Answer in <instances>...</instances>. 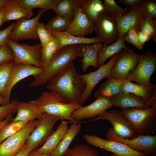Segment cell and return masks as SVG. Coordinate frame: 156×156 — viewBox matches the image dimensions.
Instances as JSON below:
<instances>
[{"label": "cell", "instance_id": "cell-12", "mask_svg": "<svg viewBox=\"0 0 156 156\" xmlns=\"http://www.w3.org/2000/svg\"><path fill=\"white\" fill-rule=\"evenodd\" d=\"M83 137L89 144L111 152L115 156H149L144 152L135 151L120 142L103 139L95 135L86 134Z\"/></svg>", "mask_w": 156, "mask_h": 156}, {"label": "cell", "instance_id": "cell-15", "mask_svg": "<svg viewBox=\"0 0 156 156\" xmlns=\"http://www.w3.org/2000/svg\"><path fill=\"white\" fill-rule=\"evenodd\" d=\"M94 25L97 37L104 43L109 44L119 38L116 18L107 13L101 14Z\"/></svg>", "mask_w": 156, "mask_h": 156}, {"label": "cell", "instance_id": "cell-38", "mask_svg": "<svg viewBox=\"0 0 156 156\" xmlns=\"http://www.w3.org/2000/svg\"><path fill=\"white\" fill-rule=\"evenodd\" d=\"M13 65V61L0 64V95L3 97Z\"/></svg>", "mask_w": 156, "mask_h": 156}, {"label": "cell", "instance_id": "cell-17", "mask_svg": "<svg viewBox=\"0 0 156 156\" xmlns=\"http://www.w3.org/2000/svg\"><path fill=\"white\" fill-rule=\"evenodd\" d=\"M129 8V11L127 14L116 18L119 37L127 33L129 29L132 27L135 28L138 31H140L141 23L146 16L141 4Z\"/></svg>", "mask_w": 156, "mask_h": 156}, {"label": "cell", "instance_id": "cell-20", "mask_svg": "<svg viewBox=\"0 0 156 156\" xmlns=\"http://www.w3.org/2000/svg\"><path fill=\"white\" fill-rule=\"evenodd\" d=\"M69 127L68 122L62 121L45 142L40 148L34 151L38 153L50 155L65 136Z\"/></svg>", "mask_w": 156, "mask_h": 156}, {"label": "cell", "instance_id": "cell-1", "mask_svg": "<svg viewBox=\"0 0 156 156\" xmlns=\"http://www.w3.org/2000/svg\"><path fill=\"white\" fill-rule=\"evenodd\" d=\"M80 75L72 62L49 81L46 88L57 94L64 103L79 104L86 86Z\"/></svg>", "mask_w": 156, "mask_h": 156}, {"label": "cell", "instance_id": "cell-18", "mask_svg": "<svg viewBox=\"0 0 156 156\" xmlns=\"http://www.w3.org/2000/svg\"><path fill=\"white\" fill-rule=\"evenodd\" d=\"M112 106L110 98L99 97L91 104L84 106H82L75 110L72 113L71 116L75 122L93 118Z\"/></svg>", "mask_w": 156, "mask_h": 156}, {"label": "cell", "instance_id": "cell-19", "mask_svg": "<svg viewBox=\"0 0 156 156\" xmlns=\"http://www.w3.org/2000/svg\"><path fill=\"white\" fill-rule=\"evenodd\" d=\"M94 30V23L76 6L73 22L69 28L65 31L73 35L83 37Z\"/></svg>", "mask_w": 156, "mask_h": 156}, {"label": "cell", "instance_id": "cell-28", "mask_svg": "<svg viewBox=\"0 0 156 156\" xmlns=\"http://www.w3.org/2000/svg\"><path fill=\"white\" fill-rule=\"evenodd\" d=\"M103 43L97 42L92 45L80 44L83 57L81 60V67L84 73L86 72L89 66H92L96 68H98L97 64L98 53Z\"/></svg>", "mask_w": 156, "mask_h": 156}, {"label": "cell", "instance_id": "cell-34", "mask_svg": "<svg viewBox=\"0 0 156 156\" xmlns=\"http://www.w3.org/2000/svg\"><path fill=\"white\" fill-rule=\"evenodd\" d=\"M73 19H69L60 16L56 15L51 18L46 25L47 27L51 30L59 32L66 31L71 25Z\"/></svg>", "mask_w": 156, "mask_h": 156}, {"label": "cell", "instance_id": "cell-23", "mask_svg": "<svg viewBox=\"0 0 156 156\" xmlns=\"http://www.w3.org/2000/svg\"><path fill=\"white\" fill-rule=\"evenodd\" d=\"M76 6L94 23L101 14L104 12L101 0H73Z\"/></svg>", "mask_w": 156, "mask_h": 156}, {"label": "cell", "instance_id": "cell-44", "mask_svg": "<svg viewBox=\"0 0 156 156\" xmlns=\"http://www.w3.org/2000/svg\"><path fill=\"white\" fill-rule=\"evenodd\" d=\"M138 31L133 27L130 28L128 30L126 37V40L130 43L140 50L143 49L140 44L138 38Z\"/></svg>", "mask_w": 156, "mask_h": 156}, {"label": "cell", "instance_id": "cell-5", "mask_svg": "<svg viewBox=\"0 0 156 156\" xmlns=\"http://www.w3.org/2000/svg\"><path fill=\"white\" fill-rule=\"evenodd\" d=\"M37 120L36 126L28 137L25 143L31 151L45 142L54 131V125L60 120L56 116L45 112H43Z\"/></svg>", "mask_w": 156, "mask_h": 156}, {"label": "cell", "instance_id": "cell-30", "mask_svg": "<svg viewBox=\"0 0 156 156\" xmlns=\"http://www.w3.org/2000/svg\"><path fill=\"white\" fill-rule=\"evenodd\" d=\"M80 123L73 122L69 127L67 133L53 151L51 156H63L68 150L72 141L81 130Z\"/></svg>", "mask_w": 156, "mask_h": 156}, {"label": "cell", "instance_id": "cell-8", "mask_svg": "<svg viewBox=\"0 0 156 156\" xmlns=\"http://www.w3.org/2000/svg\"><path fill=\"white\" fill-rule=\"evenodd\" d=\"M105 137L106 140L120 142L135 151L144 152L148 155H156V135H141L131 139L124 138L117 135L110 128Z\"/></svg>", "mask_w": 156, "mask_h": 156}, {"label": "cell", "instance_id": "cell-47", "mask_svg": "<svg viewBox=\"0 0 156 156\" xmlns=\"http://www.w3.org/2000/svg\"><path fill=\"white\" fill-rule=\"evenodd\" d=\"M142 0H119L118 3L120 4L125 5L126 8H129L130 6L141 4Z\"/></svg>", "mask_w": 156, "mask_h": 156}, {"label": "cell", "instance_id": "cell-6", "mask_svg": "<svg viewBox=\"0 0 156 156\" xmlns=\"http://www.w3.org/2000/svg\"><path fill=\"white\" fill-rule=\"evenodd\" d=\"M7 44L13 54L14 64H29L44 68L40 44L35 45L19 44L9 39Z\"/></svg>", "mask_w": 156, "mask_h": 156}, {"label": "cell", "instance_id": "cell-46", "mask_svg": "<svg viewBox=\"0 0 156 156\" xmlns=\"http://www.w3.org/2000/svg\"><path fill=\"white\" fill-rule=\"evenodd\" d=\"M137 34L139 42L142 47L146 42L149 41L151 38L150 36L144 33L141 31H138Z\"/></svg>", "mask_w": 156, "mask_h": 156}, {"label": "cell", "instance_id": "cell-25", "mask_svg": "<svg viewBox=\"0 0 156 156\" xmlns=\"http://www.w3.org/2000/svg\"><path fill=\"white\" fill-rule=\"evenodd\" d=\"M126 35L127 33L124 34L110 45L103 44L98 53L97 64L98 67L104 65L111 57L118 53L122 49L127 47L125 44Z\"/></svg>", "mask_w": 156, "mask_h": 156}, {"label": "cell", "instance_id": "cell-3", "mask_svg": "<svg viewBox=\"0 0 156 156\" xmlns=\"http://www.w3.org/2000/svg\"><path fill=\"white\" fill-rule=\"evenodd\" d=\"M35 101L42 112L53 115L60 120L75 121L71 117L72 112L82 106L77 104H66L62 102L55 93L46 91L43 92Z\"/></svg>", "mask_w": 156, "mask_h": 156}, {"label": "cell", "instance_id": "cell-51", "mask_svg": "<svg viewBox=\"0 0 156 156\" xmlns=\"http://www.w3.org/2000/svg\"><path fill=\"white\" fill-rule=\"evenodd\" d=\"M29 156H51L49 154H40L35 152L34 151H31L29 155Z\"/></svg>", "mask_w": 156, "mask_h": 156}, {"label": "cell", "instance_id": "cell-52", "mask_svg": "<svg viewBox=\"0 0 156 156\" xmlns=\"http://www.w3.org/2000/svg\"><path fill=\"white\" fill-rule=\"evenodd\" d=\"M3 6L0 7V27L4 22Z\"/></svg>", "mask_w": 156, "mask_h": 156}, {"label": "cell", "instance_id": "cell-11", "mask_svg": "<svg viewBox=\"0 0 156 156\" xmlns=\"http://www.w3.org/2000/svg\"><path fill=\"white\" fill-rule=\"evenodd\" d=\"M101 119L109 121L112 125L114 132L119 137L131 139L137 136L130 122L120 111L113 109L105 110L88 122Z\"/></svg>", "mask_w": 156, "mask_h": 156}, {"label": "cell", "instance_id": "cell-45", "mask_svg": "<svg viewBox=\"0 0 156 156\" xmlns=\"http://www.w3.org/2000/svg\"><path fill=\"white\" fill-rule=\"evenodd\" d=\"M15 24L16 23L13 22L5 29L0 30V46L7 44L9 36Z\"/></svg>", "mask_w": 156, "mask_h": 156}, {"label": "cell", "instance_id": "cell-41", "mask_svg": "<svg viewBox=\"0 0 156 156\" xmlns=\"http://www.w3.org/2000/svg\"><path fill=\"white\" fill-rule=\"evenodd\" d=\"M18 102L17 100L13 99L8 104L0 106V122L10 114L17 112Z\"/></svg>", "mask_w": 156, "mask_h": 156}, {"label": "cell", "instance_id": "cell-4", "mask_svg": "<svg viewBox=\"0 0 156 156\" xmlns=\"http://www.w3.org/2000/svg\"><path fill=\"white\" fill-rule=\"evenodd\" d=\"M131 124L137 135L153 133L156 127V109L132 108L120 111Z\"/></svg>", "mask_w": 156, "mask_h": 156}, {"label": "cell", "instance_id": "cell-29", "mask_svg": "<svg viewBox=\"0 0 156 156\" xmlns=\"http://www.w3.org/2000/svg\"><path fill=\"white\" fill-rule=\"evenodd\" d=\"M122 81L109 76L96 91L94 97L95 98L100 96L110 98L122 93L121 89Z\"/></svg>", "mask_w": 156, "mask_h": 156}, {"label": "cell", "instance_id": "cell-27", "mask_svg": "<svg viewBox=\"0 0 156 156\" xmlns=\"http://www.w3.org/2000/svg\"><path fill=\"white\" fill-rule=\"evenodd\" d=\"M52 36L57 40L59 49L62 47L71 44H90L102 42L98 37L87 38L73 35L65 31L59 32L55 30H51Z\"/></svg>", "mask_w": 156, "mask_h": 156}, {"label": "cell", "instance_id": "cell-53", "mask_svg": "<svg viewBox=\"0 0 156 156\" xmlns=\"http://www.w3.org/2000/svg\"><path fill=\"white\" fill-rule=\"evenodd\" d=\"M8 104L5 101L3 97L0 95V105L3 106L6 105Z\"/></svg>", "mask_w": 156, "mask_h": 156}, {"label": "cell", "instance_id": "cell-13", "mask_svg": "<svg viewBox=\"0 0 156 156\" xmlns=\"http://www.w3.org/2000/svg\"><path fill=\"white\" fill-rule=\"evenodd\" d=\"M117 56L118 53L114 55L109 62L99 67L96 70L87 74H80L86 86L79 101V105L82 106L90 96L94 88L101 81L109 76Z\"/></svg>", "mask_w": 156, "mask_h": 156}, {"label": "cell", "instance_id": "cell-40", "mask_svg": "<svg viewBox=\"0 0 156 156\" xmlns=\"http://www.w3.org/2000/svg\"><path fill=\"white\" fill-rule=\"evenodd\" d=\"M37 31L42 47L45 46L53 36L51 30L42 23L39 22L36 27Z\"/></svg>", "mask_w": 156, "mask_h": 156}, {"label": "cell", "instance_id": "cell-16", "mask_svg": "<svg viewBox=\"0 0 156 156\" xmlns=\"http://www.w3.org/2000/svg\"><path fill=\"white\" fill-rule=\"evenodd\" d=\"M43 69L29 64H14L3 96L5 102L8 103L10 102L12 90L18 82L30 76H33L34 78L37 77L42 73Z\"/></svg>", "mask_w": 156, "mask_h": 156}, {"label": "cell", "instance_id": "cell-39", "mask_svg": "<svg viewBox=\"0 0 156 156\" xmlns=\"http://www.w3.org/2000/svg\"><path fill=\"white\" fill-rule=\"evenodd\" d=\"M140 31L150 36L156 42V20L145 16L140 25Z\"/></svg>", "mask_w": 156, "mask_h": 156}, {"label": "cell", "instance_id": "cell-35", "mask_svg": "<svg viewBox=\"0 0 156 156\" xmlns=\"http://www.w3.org/2000/svg\"><path fill=\"white\" fill-rule=\"evenodd\" d=\"M29 122L11 121L7 124L0 130V144L21 129Z\"/></svg>", "mask_w": 156, "mask_h": 156}, {"label": "cell", "instance_id": "cell-24", "mask_svg": "<svg viewBox=\"0 0 156 156\" xmlns=\"http://www.w3.org/2000/svg\"><path fill=\"white\" fill-rule=\"evenodd\" d=\"M110 98L113 106L122 110L132 108H149L145 105L141 97L131 93H122Z\"/></svg>", "mask_w": 156, "mask_h": 156}, {"label": "cell", "instance_id": "cell-31", "mask_svg": "<svg viewBox=\"0 0 156 156\" xmlns=\"http://www.w3.org/2000/svg\"><path fill=\"white\" fill-rule=\"evenodd\" d=\"M76 6L73 0H59L54 10L57 15L69 19H73Z\"/></svg>", "mask_w": 156, "mask_h": 156}, {"label": "cell", "instance_id": "cell-7", "mask_svg": "<svg viewBox=\"0 0 156 156\" xmlns=\"http://www.w3.org/2000/svg\"><path fill=\"white\" fill-rule=\"evenodd\" d=\"M156 69V53L148 51L139 55L137 65L129 75L127 79L135 81L137 84L148 87L155 85L151 83L150 79Z\"/></svg>", "mask_w": 156, "mask_h": 156}, {"label": "cell", "instance_id": "cell-48", "mask_svg": "<svg viewBox=\"0 0 156 156\" xmlns=\"http://www.w3.org/2000/svg\"><path fill=\"white\" fill-rule=\"evenodd\" d=\"M144 104L148 107L156 109V92L154 93L150 99Z\"/></svg>", "mask_w": 156, "mask_h": 156}, {"label": "cell", "instance_id": "cell-49", "mask_svg": "<svg viewBox=\"0 0 156 156\" xmlns=\"http://www.w3.org/2000/svg\"><path fill=\"white\" fill-rule=\"evenodd\" d=\"M31 151L25 144L18 153L15 156H29Z\"/></svg>", "mask_w": 156, "mask_h": 156}, {"label": "cell", "instance_id": "cell-37", "mask_svg": "<svg viewBox=\"0 0 156 156\" xmlns=\"http://www.w3.org/2000/svg\"><path fill=\"white\" fill-rule=\"evenodd\" d=\"M104 12L115 18L123 16L129 11V8H123L118 5L114 0H104Z\"/></svg>", "mask_w": 156, "mask_h": 156}, {"label": "cell", "instance_id": "cell-43", "mask_svg": "<svg viewBox=\"0 0 156 156\" xmlns=\"http://www.w3.org/2000/svg\"><path fill=\"white\" fill-rule=\"evenodd\" d=\"M12 51L8 44L0 46V64L13 61Z\"/></svg>", "mask_w": 156, "mask_h": 156}, {"label": "cell", "instance_id": "cell-10", "mask_svg": "<svg viewBox=\"0 0 156 156\" xmlns=\"http://www.w3.org/2000/svg\"><path fill=\"white\" fill-rule=\"evenodd\" d=\"M139 55L127 47L122 49L118 53L109 76L117 79H127L137 65Z\"/></svg>", "mask_w": 156, "mask_h": 156}, {"label": "cell", "instance_id": "cell-55", "mask_svg": "<svg viewBox=\"0 0 156 156\" xmlns=\"http://www.w3.org/2000/svg\"><path fill=\"white\" fill-rule=\"evenodd\" d=\"M110 156H115L114 154H111Z\"/></svg>", "mask_w": 156, "mask_h": 156}, {"label": "cell", "instance_id": "cell-32", "mask_svg": "<svg viewBox=\"0 0 156 156\" xmlns=\"http://www.w3.org/2000/svg\"><path fill=\"white\" fill-rule=\"evenodd\" d=\"M59 0H18L23 8L30 10L40 8L47 11L54 10Z\"/></svg>", "mask_w": 156, "mask_h": 156}, {"label": "cell", "instance_id": "cell-22", "mask_svg": "<svg viewBox=\"0 0 156 156\" xmlns=\"http://www.w3.org/2000/svg\"><path fill=\"white\" fill-rule=\"evenodd\" d=\"M17 114L12 121L29 122L38 118L43 113L38 107L35 100L18 102Z\"/></svg>", "mask_w": 156, "mask_h": 156}, {"label": "cell", "instance_id": "cell-26", "mask_svg": "<svg viewBox=\"0 0 156 156\" xmlns=\"http://www.w3.org/2000/svg\"><path fill=\"white\" fill-rule=\"evenodd\" d=\"M121 89L122 93H131L141 97L145 103L150 99L156 92V85L148 87L133 83L126 79L122 81Z\"/></svg>", "mask_w": 156, "mask_h": 156}, {"label": "cell", "instance_id": "cell-33", "mask_svg": "<svg viewBox=\"0 0 156 156\" xmlns=\"http://www.w3.org/2000/svg\"><path fill=\"white\" fill-rule=\"evenodd\" d=\"M58 49V41L53 36L46 45L42 47L41 57L44 68L47 66Z\"/></svg>", "mask_w": 156, "mask_h": 156}, {"label": "cell", "instance_id": "cell-50", "mask_svg": "<svg viewBox=\"0 0 156 156\" xmlns=\"http://www.w3.org/2000/svg\"><path fill=\"white\" fill-rule=\"evenodd\" d=\"M13 118L12 114H11L8 116L3 120L0 122V130L7 124L12 121Z\"/></svg>", "mask_w": 156, "mask_h": 156}, {"label": "cell", "instance_id": "cell-36", "mask_svg": "<svg viewBox=\"0 0 156 156\" xmlns=\"http://www.w3.org/2000/svg\"><path fill=\"white\" fill-rule=\"evenodd\" d=\"M65 156H99L98 151L87 145H75L68 149Z\"/></svg>", "mask_w": 156, "mask_h": 156}, {"label": "cell", "instance_id": "cell-14", "mask_svg": "<svg viewBox=\"0 0 156 156\" xmlns=\"http://www.w3.org/2000/svg\"><path fill=\"white\" fill-rule=\"evenodd\" d=\"M46 11L40 9L36 15L30 19L22 18L17 20L15 26L10 34L8 39L15 42L28 39H39L36 27L39 21Z\"/></svg>", "mask_w": 156, "mask_h": 156}, {"label": "cell", "instance_id": "cell-9", "mask_svg": "<svg viewBox=\"0 0 156 156\" xmlns=\"http://www.w3.org/2000/svg\"><path fill=\"white\" fill-rule=\"evenodd\" d=\"M38 121V120L29 121L21 129L1 143L0 156H15L25 144Z\"/></svg>", "mask_w": 156, "mask_h": 156}, {"label": "cell", "instance_id": "cell-2", "mask_svg": "<svg viewBox=\"0 0 156 156\" xmlns=\"http://www.w3.org/2000/svg\"><path fill=\"white\" fill-rule=\"evenodd\" d=\"M82 57L80 44L66 45L59 49L47 66L29 85V88L39 87L47 83L52 78L65 69L73 60Z\"/></svg>", "mask_w": 156, "mask_h": 156}, {"label": "cell", "instance_id": "cell-42", "mask_svg": "<svg viewBox=\"0 0 156 156\" xmlns=\"http://www.w3.org/2000/svg\"><path fill=\"white\" fill-rule=\"evenodd\" d=\"M141 5L144 10L145 16L156 20V1L142 0Z\"/></svg>", "mask_w": 156, "mask_h": 156}, {"label": "cell", "instance_id": "cell-54", "mask_svg": "<svg viewBox=\"0 0 156 156\" xmlns=\"http://www.w3.org/2000/svg\"><path fill=\"white\" fill-rule=\"evenodd\" d=\"M8 0H0V7L3 6Z\"/></svg>", "mask_w": 156, "mask_h": 156}, {"label": "cell", "instance_id": "cell-21", "mask_svg": "<svg viewBox=\"0 0 156 156\" xmlns=\"http://www.w3.org/2000/svg\"><path fill=\"white\" fill-rule=\"evenodd\" d=\"M3 22L22 18L29 19L34 14L32 10L22 7L18 0H8L3 6Z\"/></svg>", "mask_w": 156, "mask_h": 156}]
</instances>
